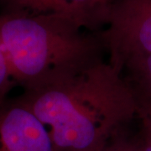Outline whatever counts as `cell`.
Segmentation results:
<instances>
[{
	"mask_svg": "<svg viewBox=\"0 0 151 151\" xmlns=\"http://www.w3.org/2000/svg\"><path fill=\"white\" fill-rule=\"evenodd\" d=\"M15 99L46 127L57 151H97L141 109L122 71L103 60Z\"/></svg>",
	"mask_w": 151,
	"mask_h": 151,
	"instance_id": "obj_1",
	"label": "cell"
},
{
	"mask_svg": "<svg viewBox=\"0 0 151 151\" xmlns=\"http://www.w3.org/2000/svg\"><path fill=\"white\" fill-rule=\"evenodd\" d=\"M85 29L62 14L0 13V37L14 82L35 88L103 60L99 34Z\"/></svg>",
	"mask_w": 151,
	"mask_h": 151,
	"instance_id": "obj_2",
	"label": "cell"
},
{
	"mask_svg": "<svg viewBox=\"0 0 151 151\" xmlns=\"http://www.w3.org/2000/svg\"><path fill=\"white\" fill-rule=\"evenodd\" d=\"M102 26L99 35L116 69L151 55V0H116L103 10Z\"/></svg>",
	"mask_w": 151,
	"mask_h": 151,
	"instance_id": "obj_3",
	"label": "cell"
},
{
	"mask_svg": "<svg viewBox=\"0 0 151 151\" xmlns=\"http://www.w3.org/2000/svg\"><path fill=\"white\" fill-rule=\"evenodd\" d=\"M0 151H57L46 127L16 99L0 105Z\"/></svg>",
	"mask_w": 151,
	"mask_h": 151,
	"instance_id": "obj_4",
	"label": "cell"
},
{
	"mask_svg": "<svg viewBox=\"0 0 151 151\" xmlns=\"http://www.w3.org/2000/svg\"><path fill=\"white\" fill-rule=\"evenodd\" d=\"M0 13L66 15L90 30L101 26L100 13L93 0H0Z\"/></svg>",
	"mask_w": 151,
	"mask_h": 151,
	"instance_id": "obj_5",
	"label": "cell"
},
{
	"mask_svg": "<svg viewBox=\"0 0 151 151\" xmlns=\"http://www.w3.org/2000/svg\"><path fill=\"white\" fill-rule=\"evenodd\" d=\"M14 84H15V82L11 75L10 68L0 37V105L8 100V93Z\"/></svg>",
	"mask_w": 151,
	"mask_h": 151,
	"instance_id": "obj_6",
	"label": "cell"
},
{
	"mask_svg": "<svg viewBox=\"0 0 151 151\" xmlns=\"http://www.w3.org/2000/svg\"><path fill=\"white\" fill-rule=\"evenodd\" d=\"M97 151H143V149L129 140L124 131H122Z\"/></svg>",
	"mask_w": 151,
	"mask_h": 151,
	"instance_id": "obj_7",
	"label": "cell"
},
{
	"mask_svg": "<svg viewBox=\"0 0 151 151\" xmlns=\"http://www.w3.org/2000/svg\"><path fill=\"white\" fill-rule=\"evenodd\" d=\"M126 68L151 90V55L130 64Z\"/></svg>",
	"mask_w": 151,
	"mask_h": 151,
	"instance_id": "obj_8",
	"label": "cell"
},
{
	"mask_svg": "<svg viewBox=\"0 0 151 151\" xmlns=\"http://www.w3.org/2000/svg\"><path fill=\"white\" fill-rule=\"evenodd\" d=\"M145 142L142 146L143 151H151V119L144 116Z\"/></svg>",
	"mask_w": 151,
	"mask_h": 151,
	"instance_id": "obj_9",
	"label": "cell"
},
{
	"mask_svg": "<svg viewBox=\"0 0 151 151\" xmlns=\"http://www.w3.org/2000/svg\"><path fill=\"white\" fill-rule=\"evenodd\" d=\"M116 0H93L94 4L97 7V9L100 13V19L102 18V14H103V10L106 9V7L111 4L112 3L115 2Z\"/></svg>",
	"mask_w": 151,
	"mask_h": 151,
	"instance_id": "obj_10",
	"label": "cell"
},
{
	"mask_svg": "<svg viewBox=\"0 0 151 151\" xmlns=\"http://www.w3.org/2000/svg\"><path fill=\"white\" fill-rule=\"evenodd\" d=\"M140 113L151 119V103H147L144 108H141Z\"/></svg>",
	"mask_w": 151,
	"mask_h": 151,
	"instance_id": "obj_11",
	"label": "cell"
}]
</instances>
